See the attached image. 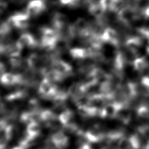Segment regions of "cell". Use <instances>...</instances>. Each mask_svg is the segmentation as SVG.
I'll return each mask as SVG.
<instances>
[{"mask_svg":"<svg viewBox=\"0 0 149 149\" xmlns=\"http://www.w3.org/2000/svg\"><path fill=\"white\" fill-rule=\"evenodd\" d=\"M49 137L56 149H66L69 146V137L62 130L56 131Z\"/></svg>","mask_w":149,"mask_h":149,"instance_id":"3957f363","label":"cell"},{"mask_svg":"<svg viewBox=\"0 0 149 149\" xmlns=\"http://www.w3.org/2000/svg\"><path fill=\"white\" fill-rule=\"evenodd\" d=\"M107 131L102 126L95 124L84 131V137L90 143H98L105 140Z\"/></svg>","mask_w":149,"mask_h":149,"instance_id":"6da1fadb","label":"cell"},{"mask_svg":"<svg viewBox=\"0 0 149 149\" xmlns=\"http://www.w3.org/2000/svg\"><path fill=\"white\" fill-rule=\"evenodd\" d=\"M1 149H6V148H1Z\"/></svg>","mask_w":149,"mask_h":149,"instance_id":"ba28073f","label":"cell"},{"mask_svg":"<svg viewBox=\"0 0 149 149\" xmlns=\"http://www.w3.org/2000/svg\"><path fill=\"white\" fill-rule=\"evenodd\" d=\"M77 149H93V148L91 146V143L88 142H84L79 144Z\"/></svg>","mask_w":149,"mask_h":149,"instance_id":"8992f818","label":"cell"},{"mask_svg":"<svg viewBox=\"0 0 149 149\" xmlns=\"http://www.w3.org/2000/svg\"><path fill=\"white\" fill-rule=\"evenodd\" d=\"M25 132L30 138L37 140L41 134V126L39 122H34L27 125Z\"/></svg>","mask_w":149,"mask_h":149,"instance_id":"277c9868","label":"cell"},{"mask_svg":"<svg viewBox=\"0 0 149 149\" xmlns=\"http://www.w3.org/2000/svg\"><path fill=\"white\" fill-rule=\"evenodd\" d=\"M141 143L140 137L135 133L129 137H123L119 141L117 149H139Z\"/></svg>","mask_w":149,"mask_h":149,"instance_id":"7a4b0ae2","label":"cell"},{"mask_svg":"<svg viewBox=\"0 0 149 149\" xmlns=\"http://www.w3.org/2000/svg\"><path fill=\"white\" fill-rule=\"evenodd\" d=\"M58 118L63 126L74 122V114L71 111L68 109L62 112L59 114Z\"/></svg>","mask_w":149,"mask_h":149,"instance_id":"5b68a950","label":"cell"},{"mask_svg":"<svg viewBox=\"0 0 149 149\" xmlns=\"http://www.w3.org/2000/svg\"><path fill=\"white\" fill-rule=\"evenodd\" d=\"M144 149H149V139L148 140L146 144L145 145V147H144Z\"/></svg>","mask_w":149,"mask_h":149,"instance_id":"52a82bcc","label":"cell"}]
</instances>
